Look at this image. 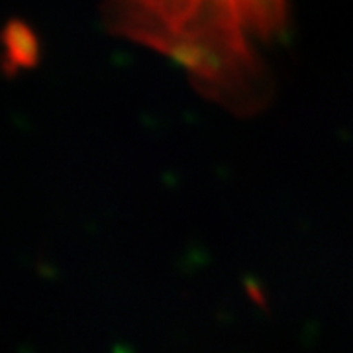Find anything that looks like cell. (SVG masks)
Here are the masks:
<instances>
[{"label":"cell","mask_w":353,"mask_h":353,"mask_svg":"<svg viewBox=\"0 0 353 353\" xmlns=\"http://www.w3.org/2000/svg\"><path fill=\"white\" fill-rule=\"evenodd\" d=\"M104 22L171 57L206 99L234 114L257 112L271 97L267 67L228 0H110Z\"/></svg>","instance_id":"cell-1"},{"label":"cell","mask_w":353,"mask_h":353,"mask_svg":"<svg viewBox=\"0 0 353 353\" xmlns=\"http://www.w3.org/2000/svg\"><path fill=\"white\" fill-rule=\"evenodd\" d=\"M39 59V43L34 30L22 20H12L4 28V69L28 71Z\"/></svg>","instance_id":"cell-2"}]
</instances>
